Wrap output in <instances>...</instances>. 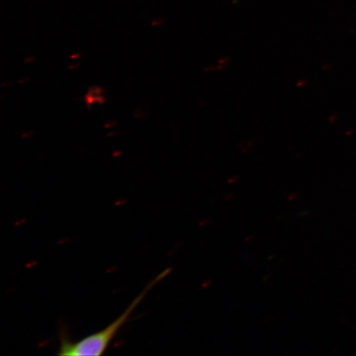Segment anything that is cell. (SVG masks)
Segmentation results:
<instances>
[{"label":"cell","mask_w":356,"mask_h":356,"mask_svg":"<svg viewBox=\"0 0 356 356\" xmlns=\"http://www.w3.org/2000/svg\"><path fill=\"white\" fill-rule=\"evenodd\" d=\"M169 270L158 275L152 282L149 283L139 296L131 302L130 306L124 310L122 315L111 323L108 327L102 329V331L92 334L79 341H72L64 334H60V348L58 355L61 356H99L104 355L118 333L127 323L131 315L134 313L140 302L143 301L148 293L152 289L156 284L167 277Z\"/></svg>","instance_id":"1"}]
</instances>
